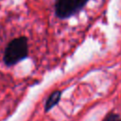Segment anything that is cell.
<instances>
[{
    "mask_svg": "<svg viewBox=\"0 0 121 121\" xmlns=\"http://www.w3.org/2000/svg\"><path fill=\"white\" fill-rule=\"evenodd\" d=\"M88 0H58L56 14L60 18H68L78 11Z\"/></svg>",
    "mask_w": 121,
    "mask_h": 121,
    "instance_id": "7a4b0ae2",
    "label": "cell"
},
{
    "mask_svg": "<svg viewBox=\"0 0 121 121\" xmlns=\"http://www.w3.org/2000/svg\"><path fill=\"white\" fill-rule=\"evenodd\" d=\"M60 95H61V92L60 91H54L47 98L46 102H45V112H48L49 110H51L55 105H57L60 99Z\"/></svg>",
    "mask_w": 121,
    "mask_h": 121,
    "instance_id": "3957f363",
    "label": "cell"
},
{
    "mask_svg": "<svg viewBox=\"0 0 121 121\" xmlns=\"http://www.w3.org/2000/svg\"><path fill=\"white\" fill-rule=\"evenodd\" d=\"M28 44L26 37H19L10 41L5 49L4 62L8 66H12L27 57Z\"/></svg>",
    "mask_w": 121,
    "mask_h": 121,
    "instance_id": "6da1fadb",
    "label": "cell"
},
{
    "mask_svg": "<svg viewBox=\"0 0 121 121\" xmlns=\"http://www.w3.org/2000/svg\"><path fill=\"white\" fill-rule=\"evenodd\" d=\"M103 121H121V116L114 112H109L105 116Z\"/></svg>",
    "mask_w": 121,
    "mask_h": 121,
    "instance_id": "277c9868",
    "label": "cell"
}]
</instances>
